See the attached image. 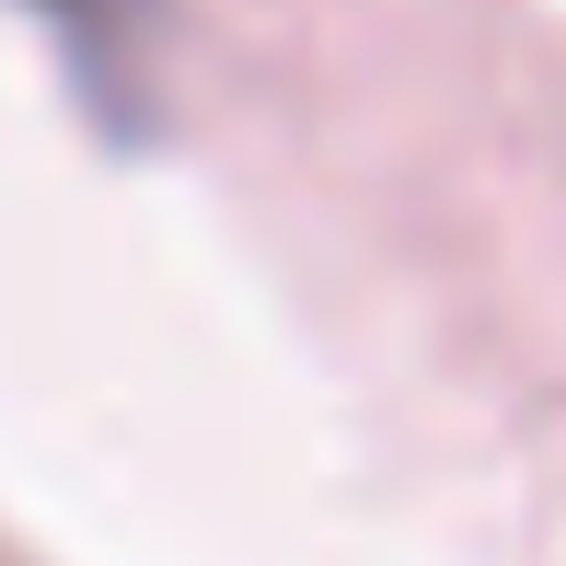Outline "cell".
<instances>
[{
	"label": "cell",
	"mask_w": 566,
	"mask_h": 566,
	"mask_svg": "<svg viewBox=\"0 0 566 566\" xmlns=\"http://www.w3.org/2000/svg\"><path fill=\"white\" fill-rule=\"evenodd\" d=\"M23 12L70 35V70H82V93H127V70H116V46H105V23H150V0H23Z\"/></svg>",
	"instance_id": "1"
}]
</instances>
